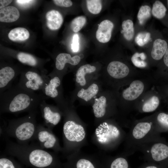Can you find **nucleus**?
<instances>
[{"instance_id":"nucleus-1","label":"nucleus","mask_w":168,"mask_h":168,"mask_svg":"<svg viewBox=\"0 0 168 168\" xmlns=\"http://www.w3.org/2000/svg\"><path fill=\"white\" fill-rule=\"evenodd\" d=\"M45 99L42 94H37L17 84L0 94V114L36 112L40 103Z\"/></svg>"},{"instance_id":"nucleus-2","label":"nucleus","mask_w":168,"mask_h":168,"mask_svg":"<svg viewBox=\"0 0 168 168\" xmlns=\"http://www.w3.org/2000/svg\"><path fill=\"white\" fill-rule=\"evenodd\" d=\"M5 151L7 154L35 168H51L55 162L52 153L35 144L22 145L7 140Z\"/></svg>"},{"instance_id":"nucleus-3","label":"nucleus","mask_w":168,"mask_h":168,"mask_svg":"<svg viewBox=\"0 0 168 168\" xmlns=\"http://www.w3.org/2000/svg\"><path fill=\"white\" fill-rule=\"evenodd\" d=\"M129 128L125 138L126 156L134 153L141 145L163 138L156 130L151 116L134 121Z\"/></svg>"},{"instance_id":"nucleus-4","label":"nucleus","mask_w":168,"mask_h":168,"mask_svg":"<svg viewBox=\"0 0 168 168\" xmlns=\"http://www.w3.org/2000/svg\"><path fill=\"white\" fill-rule=\"evenodd\" d=\"M36 112L29 113L22 117L10 120L5 129V136L15 138L17 143L22 145L28 144L35 138L37 124Z\"/></svg>"},{"instance_id":"nucleus-5","label":"nucleus","mask_w":168,"mask_h":168,"mask_svg":"<svg viewBox=\"0 0 168 168\" xmlns=\"http://www.w3.org/2000/svg\"><path fill=\"white\" fill-rule=\"evenodd\" d=\"M138 151L142 153L147 162L168 168V142L164 138L143 144L138 147Z\"/></svg>"},{"instance_id":"nucleus-6","label":"nucleus","mask_w":168,"mask_h":168,"mask_svg":"<svg viewBox=\"0 0 168 168\" xmlns=\"http://www.w3.org/2000/svg\"><path fill=\"white\" fill-rule=\"evenodd\" d=\"M96 133L98 141L107 145H113L122 139H125L126 135L114 124L106 122L98 126Z\"/></svg>"},{"instance_id":"nucleus-7","label":"nucleus","mask_w":168,"mask_h":168,"mask_svg":"<svg viewBox=\"0 0 168 168\" xmlns=\"http://www.w3.org/2000/svg\"><path fill=\"white\" fill-rule=\"evenodd\" d=\"M49 79L46 73L28 70L21 74L17 84L23 88L35 92L42 91Z\"/></svg>"},{"instance_id":"nucleus-8","label":"nucleus","mask_w":168,"mask_h":168,"mask_svg":"<svg viewBox=\"0 0 168 168\" xmlns=\"http://www.w3.org/2000/svg\"><path fill=\"white\" fill-rule=\"evenodd\" d=\"M50 79L42 91L46 99L54 100L59 106H64V101L61 90V76L49 75Z\"/></svg>"},{"instance_id":"nucleus-9","label":"nucleus","mask_w":168,"mask_h":168,"mask_svg":"<svg viewBox=\"0 0 168 168\" xmlns=\"http://www.w3.org/2000/svg\"><path fill=\"white\" fill-rule=\"evenodd\" d=\"M35 144L43 149H53L57 145V139L51 130L43 125H38L35 138Z\"/></svg>"},{"instance_id":"nucleus-10","label":"nucleus","mask_w":168,"mask_h":168,"mask_svg":"<svg viewBox=\"0 0 168 168\" xmlns=\"http://www.w3.org/2000/svg\"><path fill=\"white\" fill-rule=\"evenodd\" d=\"M64 136L69 142H79L85 138L86 133L83 127L70 120H66L63 128Z\"/></svg>"},{"instance_id":"nucleus-11","label":"nucleus","mask_w":168,"mask_h":168,"mask_svg":"<svg viewBox=\"0 0 168 168\" xmlns=\"http://www.w3.org/2000/svg\"><path fill=\"white\" fill-rule=\"evenodd\" d=\"M39 106L45 125L51 130L60 122L61 114L55 106L46 103L45 100L42 101Z\"/></svg>"},{"instance_id":"nucleus-12","label":"nucleus","mask_w":168,"mask_h":168,"mask_svg":"<svg viewBox=\"0 0 168 168\" xmlns=\"http://www.w3.org/2000/svg\"><path fill=\"white\" fill-rule=\"evenodd\" d=\"M144 89L145 84L142 81L135 80L123 91L122 97L125 101L128 102L133 101L139 97Z\"/></svg>"},{"instance_id":"nucleus-13","label":"nucleus","mask_w":168,"mask_h":168,"mask_svg":"<svg viewBox=\"0 0 168 168\" xmlns=\"http://www.w3.org/2000/svg\"><path fill=\"white\" fill-rule=\"evenodd\" d=\"M107 71L112 79L121 80L126 78L129 74L130 70L124 63L118 61L110 62L108 64Z\"/></svg>"},{"instance_id":"nucleus-14","label":"nucleus","mask_w":168,"mask_h":168,"mask_svg":"<svg viewBox=\"0 0 168 168\" xmlns=\"http://www.w3.org/2000/svg\"><path fill=\"white\" fill-rule=\"evenodd\" d=\"M18 73L13 68L6 66L0 70V94L11 86L12 81L17 76Z\"/></svg>"},{"instance_id":"nucleus-15","label":"nucleus","mask_w":168,"mask_h":168,"mask_svg":"<svg viewBox=\"0 0 168 168\" xmlns=\"http://www.w3.org/2000/svg\"><path fill=\"white\" fill-rule=\"evenodd\" d=\"M114 26L113 23L109 20H105L101 22L96 32V37L97 40L102 43L109 42L111 38Z\"/></svg>"},{"instance_id":"nucleus-16","label":"nucleus","mask_w":168,"mask_h":168,"mask_svg":"<svg viewBox=\"0 0 168 168\" xmlns=\"http://www.w3.org/2000/svg\"><path fill=\"white\" fill-rule=\"evenodd\" d=\"M81 59L80 57L77 55L72 57L69 54L60 53L56 57L55 67L57 70L61 71L64 68L66 63L76 65L79 63Z\"/></svg>"},{"instance_id":"nucleus-17","label":"nucleus","mask_w":168,"mask_h":168,"mask_svg":"<svg viewBox=\"0 0 168 168\" xmlns=\"http://www.w3.org/2000/svg\"><path fill=\"white\" fill-rule=\"evenodd\" d=\"M46 25L52 30L59 29L63 21L61 14L58 11L52 10L48 12L46 15Z\"/></svg>"},{"instance_id":"nucleus-18","label":"nucleus","mask_w":168,"mask_h":168,"mask_svg":"<svg viewBox=\"0 0 168 168\" xmlns=\"http://www.w3.org/2000/svg\"><path fill=\"white\" fill-rule=\"evenodd\" d=\"M157 131L161 133L168 132V114L160 112L151 116Z\"/></svg>"},{"instance_id":"nucleus-19","label":"nucleus","mask_w":168,"mask_h":168,"mask_svg":"<svg viewBox=\"0 0 168 168\" xmlns=\"http://www.w3.org/2000/svg\"><path fill=\"white\" fill-rule=\"evenodd\" d=\"M20 13L15 7L9 6L0 10V21L5 22H12L19 18Z\"/></svg>"},{"instance_id":"nucleus-20","label":"nucleus","mask_w":168,"mask_h":168,"mask_svg":"<svg viewBox=\"0 0 168 168\" xmlns=\"http://www.w3.org/2000/svg\"><path fill=\"white\" fill-rule=\"evenodd\" d=\"M168 48L166 42L160 39L156 40L153 42L151 52L152 58L154 60H159L164 56Z\"/></svg>"},{"instance_id":"nucleus-21","label":"nucleus","mask_w":168,"mask_h":168,"mask_svg":"<svg viewBox=\"0 0 168 168\" xmlns=\"http://www.w3.org/2000/svg\"><path fill=\"white\" fill-rule=\"evenodd\" d=\"M107 103V97L104 95L96 98L92 105L93 112L97 118L103 117L106 114Z\"/></svg>"},{"instance_id":"nucleus-22","label":"nucleus","mask_w":168,"mask_h":168,"mask_svg":"<svg viewBox=\"0 0 168 168\" xmlns=\"http://www.w3.org/2000/svg\"><path fill=\"white\" fill-rule=\"evenodd\" d=\"M96 67L89 64H86L80 67L76 74V81L81 86H84L86 84V75L95 72Z\"/></svg>"},{"instance_id":"nucleus-23","label":"nucleus","mask_w":168,"mask_h":168,"mask_svg":"<svg viewBox=\"0 0 168 168\" xmlns=\"http://www.w3.org/2000/svg\"><path fill=\"white\" fill-rule=\"evenodd\" d=\"M159 104V98L154 95L151 96L142 105L136 108L141 112H151L155 111L157 108Z\"/></svg>"},{"instance_id":"nucleus-24","label":"nucleus","mask_w":168,"mask_h":168,"mask_svg":"<svg viewBox=\"0 0 168 168\" xmlns=\"http://www.w3.org/2000/svg\"><path fill=\"white\" fill-rule=\"evenodd\" d=\"M99 91L98 85L96 83H93L86 89L82 88L80 89L77 93V96L85 101H88L96 96Z\"/></svg>"},{"instance_id":"nucleus-25","label":"nucleus","mask_w":168,"mask_h":168,"mask_svg":"<svg viewBox=\"0 0 168 168\" xmlns=\"http://www.w3.org/2000/svg\"><path fill=\"white\" fill-rule=\"evenodd\" d=\"M28 31L26 28L18 27L11 30L8 34L9 38L14 41H25L29 37Z\"/></svg>"},{"instance_id":"nucleus-26","label":"nucleus","mask_w":168,"mask_h":168,"mask_svg":"<svg viewBox=\"0 0 168 168\" xmlns=\"http://www.w3.org/2000/svg\"><path fill=\"white\" fill-rule=\"evenodd\" d=\"M123 30L121 33L123 34L124 38L129 41L133 38L134 35V28L133 21L128 19L124 21L122 24Z\"/></svg>"},{"instance_id":"nucleus-27","label":"nucleus","mask_w":168,"mask_h":168,"mask_svg":"<svg viewBox=\"0 0 168 168\" xmlns=\"http://www.w3.org/2000/svg\"><path fill=\"white\" fill-rule=\"evenodd\" d=\"M16 58L21 63L32 67H36L38 64L37 58L30 54L20 52L17 54Z\"/></svg>"},{"instance_id":"nucleus-28","label":"nucleus","mask_w":168,"mask_h":168,"mask_svg":"<svg viewBox=\"0 0 168 168\" xmlns=\"http://www.w3.org/2000/svg\"><path fill=\"white\" fill-rule=\"evenodd\" d=\"M166 10V8L161 2L156 1L153 5L152 12L154 17L161 19L165 16Z\"/></svg>"},{"instance_id":"nucleus-29","label":"nucleus","mask_w":168,"mask_h":168,"mask_svg":"<svg viewBox=\"0 0 168 168\" xmlns=\"http://www.w3.org/2000/svg\"><path fill=\"white\" fill-rule=\"evenodd\" d=\"M126 156L114 159L110 164L109 168H131Z\"/></svg>"},{"instance_id":"nucleus-30","label":"nucleus","mask_w":168,"mask_h":168,"mask_svg":"<svg viewBox=\"0 0 168 168\" xmlns=\"http://www.w3.org/2000/svg\"><path fill=\"white\" fill-rule=\"evenodd\" d=\"M151 16V8L147 5L142 6L138 12L137 18L140 24L142 25Z\"/></svg>"},{"instance_id":"nucleus-31","label":"nucleus","mask_w":168,"mask_h":168,"mask_svg":"<svg viewBox=\"0 0 168 168\" xmlns=\"http://www.w3.org/2000/svg\"><path fill=\"white\" fill-rule=\"evenodd\" d=\"M146 58L145 54L143 53H136L132 56L131 61L134 65L138 68H145L147 66V63L145 61Z\"/></svg>"},{"instance_id":"nucleus-32","label":"nucleus","mask_w":168,"mask_h":168,"mask_svg":"<svg viewBox=\"0 0 168 168\" xmlns=\"http://www.w3.org/2000/svg\"><path fill=\"white\" fill-rule=\"evenodd\" d=\"M0 168H22L12 159L4 156H1L0 158Z\"/></svg>"},{"instance_id":"nucleus-33","label":"nucleus","mask_w":168,"mask_h":168,"mask_svg":"<svg viewBox=\"0 0 168 168\" xmlns=\"http://www.w3.org/2000/svg\"><path fill=\"white\" fill-rule=\"evenodd\" d=\"M86 22V19L84 16H77L71 22L70 27L72 31L75 33L79 31L83 27Z\"/></svg>"},{"instance_id":"nucleus-34","label":"nucleus","mask_w":168,"mask_h":168,"mask_svg":"<svg viewBox=\"0 0 168 168\" xmlns=\"http://www.w3.org/2000/svg\"><path fill=\"white\" fill-rule=\"evenodd\" d=\"M86 5L89 11L91 13L99 14L102 9L101 1L99 0H88L86 1Z\"/></svg>"},{"instance_id":"nucleus-35","label":"nucleus","mask_w":168,"mask_h":168,"mask_svg":"<svg viewBox=\"0 0 168 168\" xmlns=\"http://www.w3.org/2000/svg\"><path fill=\"white\" fill-rule=\"evenodd\" d=\"M150 34L149 32H142L138 33L135 38L136 44L140 46L147 44L150 40Z\"/></svg>"},{"instance_id":"nucleus-36","label":"nucleus","mask_w":168,"mask_h":168,"mask_svg":"<svg viewBox=\"0 0 168 168\" xmlns=\"http://www.w3.org/2000/svg\"><path fill=\"white\" fill-rule=\"evenodd\" d=\"M77 168H95L89 161L82 159L79 160L76 164Z\"/></svg>"},{"instance_id":"nucleus-37","label":"nucleus","mask_w":168,"mask_h":168,"mask_svg":"<svg viewBox=\"0 0 168 168\" xmlns=\"http://www.w3.org/2000/svg\"><path fill=\"white\" fill-rule=\"evenodd\" d=\"M79 36L78 34H74L73 37L71 49L74 52H77L79 49Z\"/></svg>"},{"instance_id":"nucleus-38","label":"nucleus","mask_w":168,"mask_h":168,"mask_svg":"<svg viewBox=\"0 0 168 168\" xmlns=\"http://www.w3.org/2000/svg\"><path fill=\"white\" fill-rule=\"evenodd\" d=\"M54 3L56 5L64 7H68L71 6L72 3L69 0H54Z\"/></svg>"},{"instance_id":"nucleus-39","label":"nucleus","mask_w":168,"mask_h":168,"mask_svg":"<svg viewBox=\"0 0 168 168\" xmlns=\"http://www.w3.org/2000/svg\"><path fill=\"white\" fill-rule=\"evenodd\" d=\"M138 168H166L160 165L152 162H146Z\"/></svg>"},{"instance_id":"nucleus-40","label":"nucleus","mask_w":168,"mask_h":168,"mask_svg":"<svg viewBox=\"0 0 168 168\" xmlns=\"http://www.w3.org/2000/svg\"><path fill=\"white\" fill-rule=\"evenodd\" d=\"M35 1L31 0H17L16 1V3L20 6L26 7Z\"/></svg>"},{"instance_id":"nucleus-41","label":"nucleus","mask_w":168,"mask_h":168,"mask_svg":"<svg viewBox=\"0 0 168 168\" xmlns=\"http://www.w3.org/2000/svg\"><path fill=\"white\" fill-rule=\"evenodd\" d=\"M12 1V0H0V9H1L6 7Z\"/></svg>"},{"instance_id":"nucleus-42","label":"nucleus","mask_w":168,"mask_h":168,"mask_svg":"<svg viewBox=\"0 0 168 168\" xmlns=\"http://www.w3.org/2000/svg\"><path fill=\"white\" fill-rule=\"evenodd\" d=\"M163 60L165 65L168 67V47L164 56Z\"/></svg>"},{"instance_id":"nucleus-43","label":"nucleus","mask_w":168,"mask_h":168,"mask_svg":"<svg viewBox=\"0 0 168 168\" xmlns=\"http://www.w3.org/2000/svg\"><path fill=\"white\" fill-rule=\"evenodd\" d=\"M167 5H168V0H167Z\"/></svg>"}]
</instances>
